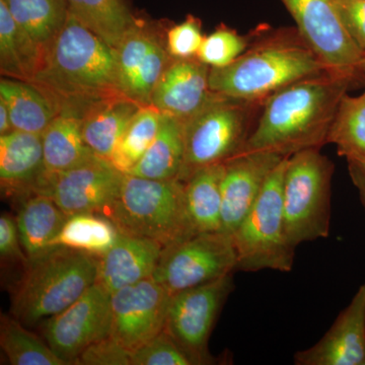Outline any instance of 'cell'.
I'll use <instances>...</instances> for the list:
<instances>
[{"instance_id":"1","label":"cell","mask_w":365,"mask_h":365,"mask_svg":"<svg viewBox=\"0 0 365 365\" xmlns=\"http://www.w3.org/2000/svg\"><path fill=\"white\" fill-rule=\"evenodd\" d=\"M357 76L327 71L295 81L264 101L263 112L244 151H264L290 157L321 148L341 100Z\"/></svg>"},{"instance_id":"2","label":"cell","mask_w":365,"mask_h":365,"mask_svg":"<svg viewBox=\"0 0 365 365\" xmlns=\"http://www.w3.org/2000/svg\"><path fill=\"white\" fill-rule=\"evenodd\" d=\"M60 113L83 117L93 106L124 96L116 50L68 16L33 79Z\"/></svg>"},{"instance_id":"3","label":"cell","mask_w":365,"mask_h":365,"mask_svg":"<svg viewBox=\"0 0 365 365\" xmlns=\"http://www.w3.org/2000/svg\"><path fill=\"white\" fill-rule=\"evenodd\" d=\"M327 71L297 32L255 44L230 66L210 67L209 88L220 95L261 102L284 86Z\"/></svg>"},{"instance_id":"4","label":"cell","mask_w":365,"mask_h":365,"mask_svg":"<svg viewBox=\"0 0 365 365\" xmlns=\"http://www.w3.org/2000/svg\"><path fill=\"white\" fill-rule=\"evenodd\" d=\"M98 257L53 247L29 260L11 297V314L24 325L46 321L71 306L96 282Z\"/></svg>"},{"instance_id":"5","label":"cell","mask_w":365,"mask_h":365,"mask_svg":"<svg viewBox=\"0 0 365 365\" xmlns=\"http://www.w3.org/2000/svg\"><path fill=\"white\" fill-rule=\"evenodd\" d=\"M124 234L148 237L163 248L192 237L185 182L125 175L121 190L106 215Z\"/></svg>"},{"instance_id":"6","label":"cell","mask_w":365,"mask_h":365,"mask_svg":"<svg viewBox=\"0 0 365 365\" xmlns=\"http://www.w3.org/2000/svg\"><path fill=\"white\" fill-rule=\"evenodd\" d=\"M259 103L212 91L206 104L182 123L184 162L180 181L186 182L197 170L241 153L253 131Z\"/></svg>"},{"instance_id":"7","label":"cell","mask_w":365,"mask_h":365,"mask_svg":"<svg viewBox=\"0 0 365 365\" xmlns=\"http://www.w3.org/2000/svg\"><path fill=\"white\" fill-rule=\"evenodd\" d=\"M334 163L309 148L288 157L283 182V210L290 244L326 239L331 230Z\"/></svg>"},{"instance_id":"8","label":"cell","mask_w":365,"mask_h":365,"mask_svg":"<svg viewBox=\"0 0 365 365\" xmlns=\"http://www.w3.org/2000/svg\"><path fill=\"white\" fill-rule=\"evenodd\" d=\"M288 157L266 181L253 208L232 235L237 250V271L290 272L295 248L290 244L283 210V182Z\"/></svg>"},{"instance_id":"9","label":"cell","mask_w":365,"mask_h":365,"mask_svg":"<svg viewBox=\"0 0 365 365\" xmlns=\"http://www.w3.org/2000/svg\"><path fill=\"white\" fill-rule=\"evenodd\" d=\"M237 266L232 235L203 232L165 247L153 278L173 295L225 277Z\"/></svg>"},{"instance_id":"10","label":"cell","mask_w":365,"mask_h":365,"mask_svg":"<svg viewBox=\"0 0 365 365\" xmlns=\"http://www.w3.org/2000/svg\"><path fill=\"white\" fill-rule=\"evenodd\" d=\"M234 290V273L173 294L165 331L187 353L193 364L215 359L208 341L218 314Z\"/></svg>"},{"instance_id":"11","label":"cell","mask_w":365,"mask_h":365,"mask_svg":"<svg viewBox=\"0 0 365 365\" xmlns=\"http://www.w3.org/2000/svg\"><path fill=\"white\" fill-rule=\"evenodd\" d=\"M294 19L300 37L329 71L364 74V53L341 23L333 0H280Z\"/></svg>"},{"instance_id":"12","label":"cell","mask_w":365,"mask_h":365,"mask_svg":"<svg viewBox=\"0 0 365 365\" xmlns=\"http://www.w3.org/2000/svg\"><path fill=\"white\" fill-rule=\"evenodd\" d=\"M110 334L111 294L96 282L64 311L44 322L46 342L67 364H76L88 346Z\"/></svg>"},{"instance_id":"13","label":"cell","mask_w":365,"mask_h":365,"mask_svg":"<svg viewBox=\"0 0 365 365\" xmlns=\"http://www.w3.org/2000/svg\"><path fill=\"white\" fill-rule=\"evenodd\" d=\"M124 176L111 163L98 158L59 174H46L37 193L49 196L68 216H106L119 195Z\"/></svg>"},{"instance_id":"14","label":"cell","mask_w":365,"mask_h":365,"mask_svg":"<svg viewBox=\"0 0 365 365\" xmlns=\"http://www.w3.org/2000/svg\"><path fill=\"white\" fill-rule=\"evenodd\" d=\"M172 295L153 277L111 294L110 336L133 351L165 331Z\"/></svg>"},{"instance_id":"15","label":"cell","mask_w":365,"mask_h":365,"mask_svg":"<svg viewBox=\"0 0 365 365\" xmlns=\"http://www.w3.org/2000/svg\"><path fill=\"white\" fill-rule=\"evenodd\" d=\"M116 55L122 93L141 107H150L153 91L173 60L167 44L140 21L125 37Z\"/></svg>"},{"instance_id":"16","label":"cell","mask_w":365,"mask_h":365,"mask_svg":"<svg viewBox=\"0 0 365 365\" xmlns=\"http://www.w3.org/2000/svg\"><path fill=\"white\" fill-rule=\"evenodd\" d=\"M284 158L264 151H244L225 163L222 232L234 234L258 200L271 173Z\"/></svg>"},{"instance_id":"17","label":"cell","mask_w":365,"mask_h":365,"mask_svg":"<svg viewBox=\"0 0 365 365\" xmlns=\"http://www.w3.org/2000/svg\"><path fill=\"white\" fill-rule=\"evenodd\" d=\"M297 365H365V283L316 344L295 353Z\"/></svg>"},{"instance_id":"18","label":"cell","mask_w":365,"mask_h":365,"mask_svg":"<svg viewBox=\"0 0 365 365\" xmlns=\"http://www.w3.org/2000/svg\"><path fill=\"white\" fill-rule=\"evenodd\" d=\"M209 73L210 66L197 57L173 59L153 91L151 106L184 123L210 98Z\"/></svg>"},{"instance_id":"19","label":"cell","mask_w":365,"mask_h":365,"mask_svg":"<svg viewBox=\"0 0 365 365\" xmlns=\"http://www.w3.org/2000/svg\"><path fill=\"white\" fill-rule=\"evenodd\" d=\"M163 250V245L157 241L121 232L116 244L98 257L96 283L112 294L153 277Z\"/></svg>"},{"instance_id":"20","label":"cell","mask_w":365,"mask_h":365,"mask_svg":"<svg viewBox=\"0 0 365 365\" xmlns=\"http://www.w3.org/2000/svg\"><path fill=\"white\" fill-rule=\"evenodd\" d=\"M46 174L42 134L14 130L0 135L2 190L21 197L37 193Z\"/></svg>"},{"instance_id":"21","label":"cell","mask_w":365,"mask_h":365,"mask_svg":"<svg viewBox=\"0 0 365 365\" xmlns=\"http://www.w3.org/2000/svg\"><path fill=\"white\" fill-rule=\"evenodd\" d=\"M141 108L130 98L120 96L93 106L81 117L83 139L98 158L109 162L127 127Z\"/></svg>"},{"instance_id":"22","label":"cell","mask_w":365,"mask_h":365,"mask_svg":"<svg viewBox=\"0 0 365 365\" xmlns=\"http://www.w3.org/2000/svg\"><path fill=\"white\" fill-rule=\"evenodd\" d=\"M23 199L16 220L21 247L29 260H33L52 249L68 215L44 194H28Z\"/></svg>"},{"instance_id":"23","label":"cell","mask_w":365,"mask_h":365,"mask_svg":"<svg viewBox=\"0 0 365 365\" xmlns=\"http://www.w3.org/2000/svg\"><path fill=\"white\" fill-rule=\"evenodd\" d=\"M225 163L197 170L185 182V202L192 235L222 232Z\"/></svg>"},{"instance_id":"24","label":"cell","mask_w":365,"mask_h":365,"mask_svg":"<svg viewBox=\"0 0 365 365\" xmlns=\"http://www.w3.org/2000/svg\"><path fill=\"white\" fill-rule=\"evenodd\" d=\"M47 175H56L98 158L88 148L81 130V117L60 113L42 134Z\"/></svg>"},{"instance_id":"25","label":"cell","mask_w":365,"mask_h":365,"mask_svg":"<svg viewBox=\"0 0 365 365\" xmlns=\"http://www.w3.org/2000/svg\"><path fill=\"white\" fill-rule=\"evenodd\" d=\"M69 16L117 50L140 21L126 0H67Z\"/></svg>"},{"instance_id":"26","label":"cell","mask_w":365,"mask_h":365,"mask_svg":"<svg viewBox=\"0 0 365 365\" xmlns=\"http://www.w3.org/2000/svg\"><path fill=\"white\" fill-rule=\"evenodd\" d=\"M0 100L9 110L14 130L43 134L58 115L51 100L28 81L2 76Z\"/></svg>"},{"instance_id":"27","label":"cell","mask_w":365,"mask_h":365,"mask_svg":"<svg viewBox=\"0 0 365 365\" xmlns=\"http://www.w3.org/2000/svg\"><path fill=\"white\" fill-rule=\"evenodd\" d=\"M44 56L0 0V72L4 78L32 83Z\"/></svg>"},{"instance_id":"28","label":"cell","mask_w":365,"mask_h":365,"mask_svg":"<svg viewBox=\"0 0 365 365\" xmlns=\"http://www.w3.org/2000/svg\"><path fill=\"white\" fill-rule=\"evenodd\" d=\"M184 162V131L176 118L163 115L160 131L150 148L127 175L145 179L179 180Z\"/></svg>"},{"instance_id":"29","label":"cell","mask_w":365,"mask_h":365,"mask_svg":"<svg viewBox=\"0 0 365 365\" xmlns=\"http://www.w3.org/2000/svg\"><path fill=\"white\" fill-rule=\"evenodd\" d=\"M14 20L39 47L44 59L68 20L67 0H2Z\"/></svg>"},{"instance_id":"30","label":"cell","mask_w":365,"mask_h":365,"mask_svg":"<svg viewBox=\"0 0 365 365\" xmlns=\"http://www.w3.org/2000/svg\"><path fill=\"white\" fill-rule=\"evenodd\" d=\"M121 230L107 216L78 213L68 216L53 247H64L101 257L116 244Z\"/></svg>"},{"instance_id":"31","label":"cell","mask_w":365,"mask_h":365,"mask_svg":"<svg viewBox=\"0 0 365 365\" xmlns=\"http://www.w3.org/2000/svg\"><path fill=\"white\" fill-rule=\"evenodd\" d=\"M14 317L0 316V346L13 365H67L54 350Z\"/></svg>"},{"instance_id":"32","label":"cell","mask_w":365,"mask_h":365,"mask_svg":"<svg viewBox=\"0 0 365 365\" xmlns=\"http://www.w3.org/2000/svg\"><path fill=\"white\" fill-rule=\"evenodd\" d=\"M327 143L334 144L346 160L365 158V91L341 100Z\"/></svg>"},{"instance_id":"33","label":"cell","mask_w":365,"mask_h":365,"mask_svg":"<svg viewBox=\"0 0 365 365\" xmlns=\"http://www.w3.org/2000/svg\"><path fill=\"white\" fill-rule=\"evenodd\" d=\"M162 118L163 114L153 106L141 108L127 127L109 162L120 172L128 174L157 137Z\"/></svg>"},{"instance_id":"34","label":"cell","mask_w":365,"mask_h":365,"mask_svg":"<svg viewBox=\"0 0 365 365\" xmlns=\"http://www.w3.org/2000/svg\"><path fill=\"white\" fill-rule=\"evenodd\" d=\"M248 48L244 37L227 26L217 29L215 32L204 37L197 58L210 67L230 66Z\"/></svg>"},{"instance_id":"35","label":"cell","mask_w":365,"mask_h":365,"mask_svg":"<svg viewBox=\"0 0 365 365\" xmlns=\"http://www.w3.org/2000/svg\"><path fill=\"white\" fill-rule=\"evenodd\" d=\"M131 365H194L176 341L163 331L131 351Z\"/></svg>"},{"instance_id":"36","label":"cell","mask_w":365,"mask_h":365,"mask_svg":"<svg viewBox=\"0 0 365 365\" xmlns=\"http://www.w3.org/2000/svg\"><path fill=\"white\" fill-rule=\"evenodd\" d=\"M203 40L200 21L189 16L186 21L168 31L165 44L173 59H189L197 57Z\"/></svg>"},{"instance_id":"37","label":"cell","mask_w":365,"mask_h":365,"mask_svg":"<svg viewBox=\"0 0 365 365\" xmlns=\"http://www.w3.org/2000/svg\"><path fill=\"white\" fill-rule=\"evenodd\" d=\"M76 364L131 365V351L109 336L88 346Z\"/></svg>"},{"instance_id":"38","label":"cell","mask_w":365,"mask_h":365,"mask_svg":"<svg viewBox=\"0 0 365 365\" xmlns=\"http://www.w3.org/2000/svg\"><path fill=\"white\" fill-rule=\"evenodd\" d=\"M343 26L365 55V0H333Z\"/></svg>"},{"instance_id":"39","label":"cell","mask_w":365,"mask_h":365,"mask_svg":"<svg viewBox=\"0 0 365 365\" xmlns=\"http://www.w3.org/2000/svg\"><path fill=\"white\" fill-rule=\"evenodd\" d=\"M0 255L2 260L20 261L25 266L29 262L21 247L16 218L7 213L0 216Z\"/></svg>"},{"instance_id":"40","label":"cell","mask_w":365,"mask_h":365,"mask_svg":"<svg viewBox=\"0 0 365 365\" xmlns=\"http://www.w3.org/2000/svg\"><path fill=\"white\" fill-rule=\"evenodd\" d=\"M348 172L353 185L359 194L360 202L365 211V158H352L346 160Z\"/></svg>"},{"instance_id":"41","label":"cell","mask_w":365,"mask_h":365,"mask_svg":"<svg viewBox=\"0 0 365 365\" xmlns=\"http://www.w3.org/2000/svg\"><path fill=\"white\" fill-rule=\"evenodd\" d=\"M13 123L6 104L0 100V135L14 131Z\"/></svg>"},{"instance_id":"42","label":"cell","mask_w":365,"mask_h":365,"mask_svg":"<svg viewBox=\"0 0 365 365\" xmlns=\"http://www.w3.org/2000/svg\"><path fill=\"white\" fill-rule=\"evenodd\" d=\"M362 69H364V72H365V58H364V68H362Z\"/></svg>"},{"instance_id":"43","label":"cell","mask_w":365,"mask_h":365,"mask_svg":"<svg viewBox=\"0 0 365 365\" xmlns=\"http://www.w3.org/2000/svg\"><path fill=\"white\" fill-rule=\"evenodd\" d=\"M364 74H365V72H364Z\"/></svg>"}]
</instances>
